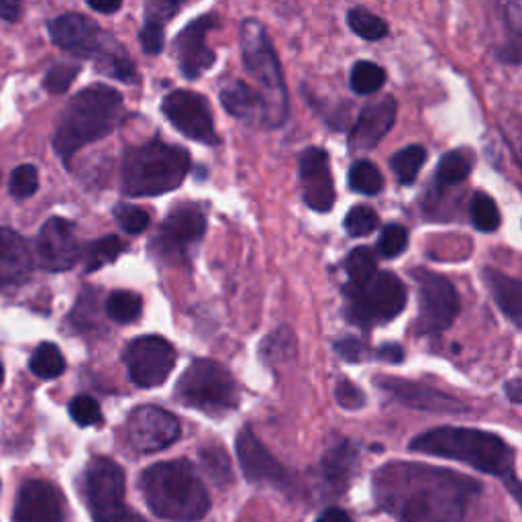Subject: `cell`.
I'll return each mask as SVG.
<instances>
[{
  "mask_svg": "<svg viewBox=\"0 0 522 522\" xmlns=\"http://www.w3.org/2000/svg\"><path fill=\"white\" fill-rule=\"evenodd\" d=\"M480 492L478 480L425 463L392 461L374 476L378 506L398 522H465Z\"/></svg>",
  "mask_w": 522,
  "mask_h": 522,
  "instance_id": "1",
  "label": "cell"
},
{
  "mask_svg": "<svg viewBox=\"0 0 522 522\" xmlns=\"http://www.w3.org/2000/svg\"><path fill=\"white\" fill-rule=\"evenodd\" d=\"M410 449L472 465L500 478L518 500L520 482L514 469V451L494 433L461 427H441L414 437Z\"/></svg>",
  "mask_w": 522,
  "mask_h": 522,
  "instance_id": "2",
  "label": "cell"
},
{
  "mask_svg": "<svg viewBox=\"0 0 522 522\" xmlns=\"http://www.w3.org/2000/svg\"><path fill=\"white\" fill-rule=\"evenodd\" d=\"M123 119V96L115 88L107 84L84 88L68 102L62 113L54 137L56 153L66 166H70L72 158L82 147L111 135Z\"/></svg>",
  "mask_w": 522,
  "mask_h": 522,
  "instance_id": "3",
  "label": "cell"
},
{
  "mask_svg": "<svg viewBox=\"0 0 522 522\" xmlns=\"http://www.w3.org/2000/svg\"><path fill=\"white\" fill-rule=\"evenodd\" d=\"M139 488L151 512L166 520L196 522L211 508L204 484L186 459L162 461L147 467L139 478Z\"/></svg>",
  "mask_w": 522,
  "mask_h": 522,
  "instance_id": "4",
  "label": "cell"
},
{
  "mask_svg": "<svg viewBox=\"0 0 522 522\" xmlns=\"http://www.w3.org/2000/svg\"><path fill=\"white\" fill-rule=\"evenodd\" d=\"M49 35L51 41L68 54L94 60L98 70L109 78H117L125 84H137L139 74L125 47L96 21L78 13H68L49 23Z\"/></svg>",
  "mask_w": 522,
  "mask_h": 522,
  "instance_id": "5",
  "label": "cell"
},
{
  "mask_svg": "<svg viewBox=\"0 0 522 522\" xmlns=\"http://www.w3.org/2000/svg\"><path fill=\"white\" fill-rule=\"evenodd\" d=\"M190 170V155L186 149L164 143L147 141L129 147L123 158V192L127 196H160L182 186Z\"/></svg>",
  "mask_w": 522,
  "mask_h": 522,
  "instance_id": "6",
  "label": "cell"
},
{
  "mask_svg": "<svg viewBox=\"0 0 522 522\" xmlns=\"http://www.w3.org/2000/svg\"><path fill=\"white\" fill-rule=\"evenodd\" d=\"M241 54L247 74L257 82V92L266 107V125L280 127L290 113L288 90L276 49L259 21L241 23Z\"/></svg>",
  "mask_w": 522,
  "mask_h": 522,
  "instance_id": "7",
  "label": "cell"
},
{
  "mask_svg": "<svg viewBox=\"0 0 522 522\" xmlns=\"http://www.w3.org/2000/svg\"><path fill=\"white\" fill-rule=\"evenodd\" d=\"M176 398L211 416L227 414L239 406L235 378L215 359H194L176 386Z\"/></svg>",
  "mask_w": 522,
  "mask_h": 522,
  "instance_id": "8",
  "label": "cell"
},
{
  "mask_svg": "<svg viewBox=\"0 0 522 522\" xmlns=\"http://www.w3.org/2000/svg\"><path fill=\"white\" fill-rule=\"evenodd\" d=\"M347 317L361 327H374L390 323L404 310L406 288L392 272H380L374 280L363 286L345 288Z\"/></svg>",
  "mask_w": 522,
  "mask_h": 522,
  "instance_id": "9",
  "label": "cell"
},
{
  "mask_svg": "<svg viewBox=\"0 0 522 522\" xmlns=\"http://www.w3.org/2000/svg\"><path fill=\"white\" fill-rule=\"evenodd\" d=\"M412 278L419 286V329L427 335H439L451 327L459 312V296L453 284L431 270H414Z\"/></svg>",
  "mask_w": 522,
  "mask_h": 522,
  "instance_id": "10",
  "label": "cell"
},
{
  "mask_svg": "<svg viewBox=\"0 0 522 522\" xmlns=\"http://www.w3.org/2000/svg\"><path fill=\"white\" fill-rule=\"evenodd\" d=\"M131 382L139 388L162 386L176 365V349L164 337L149 335L133 339L123 353Z\"/></svg>",
  "mask_w": 522,
  "mask_h": 522,
  "instance_id": "11",
  "label": "cell"
},
{
  "mask_svg": "<svg viewBox=\"0 0 522 522\" xmlns=\"http://www.w3.org/2000/svg\"><path fill=\"white\" fill-rule=\"evenodd\" d=\"M206 231V219L194 204H180L160 225L158 235L151 243V251L170 264L186 261L190 249L202 239Z\"/></svg>",
  "mask_w": 522,
  "mask_h": 522,
  "instance_id": "12",
  "label": "cell"
},
{
  "mask_svg": "<svg viewBox=\"0 0 522 522\" xmlns=\"http://www.w3.org/2000/svg\"><path fill=\"white\" fill-rule=\"evenodd\" d=\"M162 113L186 137L206 145L219 143L213 111L202 94L192 90L170 92L162 102Z\"/></svg>",
  "mask_w": 522,
  "mask_h": 522,
  "instance_id": "13",
  "label": "cell"
},
{
  "mask_svg": "<svg viewBox=\"0 0 522 522\" xmlns=\"http://www.w3.org/2000/svg\"><path fill=\"white\" fill-rule=\"evenodd\" d=\"M176 416L158 406H139L127 419L129 445L139 453H158L180 439Z\"/></svg>",
  "mask_w": 522,
  "mask_h": 522,
  "instance_id": "14",
  "label": "cell"
},
{
  "mask_svg": "<svg viewBox=\"0 0 522 522\" xmlns=\"http://www.w3.org/2000/svg\"><path fill=\"white\" fill-rule=\"evenodd\" d=\"M237 457L245 478L251 484H266L280 490L292 488L288 469L264 447L249 427L241 429L237 435Z\"/></svg>",
  "mask_w": 522,
  "mask_h": 522,
  "instance_id": "15",
  "label": "cell"
},
{
  "mask_svg": "<svg viewBox=\"0 0 522 522\" xmlns=\"http://www.w3.org/2000/svg\"><path fill=\"white\" fill-rule=\"evenodd\" d=\"M39 264L47 272H66L78 264L82 255L74 223L51 217L37 237Z\"/></svg>",
  "mask_w": 522,
  "mask_h": 522,
  "instance_id": "16",
  "label": "cell"
},
{
  "mask_svg": "<svg viewBox=\"0 0 522 522\" xmlns=\"http://www.w3.org/2000/svg\"><path fill=\"white\" fill-rule=\"evenodd\" d=\"M84 494L92 516L125 504V472L109 457H94L84 474Z\"/></svg>",
  "mask_w": 522,
  "mask_h": 522,
  "instance_id": "17",
  "label": "cell"
},
{
  "mask_svg": "<svg viewBox=\"0 0 522 522\" xmlns=\"http://www.w3.org/2000/svg\"><path fill=\"white\" fill-rule=\"evenodd\" d=\"M219 25V19L215 13L202 15L200 19L192 21L188 27L180 31V35L174 41L176 56L180 62V70L186 78L196 80L206 70H211L217 56L215 51L206 45V33Z\"/></svg>",
  "mask_w": 522,
  "mask_h": 522,
  "instance_id": "18",
  "label": "cell"
},
{
  "mask_svg": "<svg viewBox=\"0 0 522 522\" xmlns=\"http://www.w3.org/2000/svg\"><path fill=\"white\" fill-rule=\"evenodd\" d=\"M300 182L304 202L317 213H329L335 204V184L329 168V155L310 147L300 155Z\"/></svg>",
  "mask_w": 522,
  "mask_h": 522,
  "instance_id": "19",
  "label": "cell"
},
{
  "mask_svg": "<svg viewBox=\"0 0 522 522\" xmlns=\"http://www.w3.org/2000/svg\"><path fill=\"white\" fill-rule=\"evenodd\" d=\"M62 492L45 480H29L19 488L13 522H64Z\"/></svg>",
  "mask_w": 522,
  "mask_h": 522,
  "instance_id": "20",
  "label": "cell"
},
{
  "mask_svg": "<svg viewBox=\"0 0 522 522\" xmlns=\"http://www.w3.org/2000/svg\"><path fill=\"white\" fill-rule=\"evenodd\" d=\"M382 390L392 394L398 402L406 404L408 408L427 410V412H439V414H461L467 412V404L461 402L455 396H449L441 390H435L421 382H410L400 378H378L374 380Z\"/></svg>",
  "mask_w": 522,
  "mask_h": 522,
  "instance_id": "21",
  "label": "cell"
},
{
  "mask_svg": "<svg viewBox=\"0 0 522 522\" xmlns=\"http://www.w3.org/2000/svg\"><path fill=\"white\" fill-rule=\"evenodd\" d=\"M398 104L392 96L382 98L380 102L365 107L349 133L351 151H372L394 127Z\"/></svg>",
  "mask_w": 522,
  "mask_h": 522,
  "instance_id": "22",
  "label": "cell"
},
{
  "mask_svg": "<svg viewBox=\"0 0 522 522\" xmlns=\"http://www.w3.org/2000/svg\"><path fill=\"white\" fill-rule=\"evenodd\" d=\"M33 272L29 243L13 229H0V288L25 284Z\"/></svg>",
  "mask_w": 522,
  "mask_h": 522,
  "instance_id": "23",
  "label": "cell"
},
{
  "mask_svg": "<svg viewBox=\"0 0 522 522\" xmlns=\"http://www.w3.org/2000/svg\"><path fill=\"white\" fill-rule=\"evenodd\" d=\"M357 459V447L347 439L337 441L325 451L321 459V482L329 494H343L349 488L357 469Z\"/></svg>",
  "mask_w": 522,
  "mask_h": 522,
  "instance_id": "24",
  "label": "cell"
},
{
  "mask_svg": "<svg viewBox=\"0 0 522 522\" xmlns=\"http://www.w3.org/2000/svg\"><path fill=\"white\" fill-rule=\"evenodd\" d=\"M221 102L229 115L247 123L266 125V107L259 92L247 82H229L221 90Z\"/></svg>",
  "mask_w": 522,
  "mask_h": 522,
  "instance_id": "25",
  "label": "cell"
},
{
  "mask_svg": "<svg viewBox=\"0 0 522 522\" xmlns=\"http://www.w3.org/2000/svg\"><path fill=\"white\" fill-rule=\"evenodd\" d=\"M486 286L492 290L496 304L504 315L520 329L522 325V286L520 280L510 278L498 270H484Z\"/></svg>",
  "mask_w": 522,
  "mask_h": 522,
  "instance_id": "26",
  "label": "cell"
},
{
  "mask_svg": "<svg viewBox=\"0 0 522 522\" xmlns=\"http://www.w3.org/2000/svg\"><path fill=\"white\" fill-rule=\"evenodd\" d=\"M29 368L41 380H56L66 372V359L58 345L41 343L31 355Z\"/></svg>",
  "mask_w": 522,
  "mask_h": 522,
  "instance_id": "27",
  "label": "cell"
},
{
  "mask_svg": "<svg viewBox=\"0 0 522 522\" xmlns=\"http://www.w3.org/2000/svg\"><path fill=\"white\" fill-rule=\"evenodd\" d=\"M425 160H427V151L423 145H408L392 155L390 168L394 170L402 186H410L414 184L416 176H419Z\"/></svg>",
  "mask_w": 522,
  "mask_h": 522,
  "instance_id": "28",
  "label": "cell"
},
{
  "mask_svg": "<svg viewBox=\"0 0 522 522\" xmlns=\"http://www.w3.org/2000/svg\"><path fill=\"white\" fill-rule=\"evenodd\" d=\"M198 459H200V467L204 469V474L215 484L225 486L233 480L231 459H229L227 451L223 449V445H219V443L204 445L198 453Z\"/></svg>",
  "mask_w": 522,
  "mask_h": 522,
  "instance_id": "29",
  "label": "cell"
},
{
  "mask_svg": "<svg viewBox=\"0 0 522 522\" xmlns=\"http://www.w3.org/2000/svg\"><path fill=\"white\" fill-rule=\"evenodd\" d=\"M123 249H125L123 241L115 235H107V237L88 243V247L84 249L86 272H96L104 266L113 264V261L123 253Z\"/></svg>",
  "mask_w": 522,
  "mask_h": 522,
  "instance_id": "30",
  "label": "cell"
},
{
  "mask_svg": "<svg viewBox=\"0 0 522 522\" xmlns=\"http://www.w3.org/2000/svg\"><path fill=\"white\" fill-rule=\"evenodd\" d=\"M345 270L351 278V286H355V288L368 286L378 272L374 251L368 247L353 249L345 259Z\"/></svg>",
  "mask_w": 522,
  "mask_h": 522,
  "instance_id": "31",
  "label": "cell"
},
{
  "mask_svg": "<svg viewBox=\"0 0 522 522\" xmlns=\"http://www.w3.org/2000/svg\"><path fill=\"white\" fill-rule=\"evenodd\" d=\"M143 312V300L139 294L129 290H117L107 300V315L121 325L135 323Z\"/></svg>",
  "mask_w": 522,
  "mask_h": 522,
  "instance_id": "32",
  "label": "cell"
},
{
  "mask_svg": "<svg viewBox=\"0 0 522 522\" xmlns=\"http://www.w3.org/2000/svg\"><path fill=\"white\" fill-rule=\"evenodd\" d=\"M349 186L359 194L376 196L384 188V178L372 162L361 160V162H355L349 170Z\"/></svg>",
  "mask_w": 522,
  "mask_h": 522,
  "instance_id": "33",
  "label": "cell"
},
{
  "mask_svg": "<svg viewBox=\"0 0 522 522\" xmlns=\"http://www.w3.org/2000/svg\"><path fill=\"white\" fill-rule=\"evenodd\" d=\"M347 23L353 29L355 35H359L361 39H368V41H378L382 37L388 35V25L382 17L374 15L368 9H351L347 15Z\"/></svg>",
  "mask_w": 522,
  "mask_h": 522,
  "instance_id": "34",
  "label": "cell"
},
{
  "mask_svg": "<svg viewBox=\"0 0 522 522\" xmlns=\"http://www.w3.org/2000/svg\"><path fill=\"white\" fill-rule=\"evenodd\" d=\"M386 82V72L374 62H357L351 70V88L357 94H374Z\"/></svg>",
  "mask_w": 522,
  "mask_h": 522,
  "instance_id": "35",
  "label": "cell"
},
{
  "mask_svg": "<svg viewBox=\"0 0 522 522\" xmlns=\"http://www.w3.org/2000/svg\"><path fill=\"white\" fill-rule=\"evenodd\" d=\"M469 172H472V162H469L467 155H463L461 151H449L443 155L437 166V180L443 186H455L463 182Z\"/></svg>",
  "mask_w": 522,
  "mask_h": 522,
  "instance_id": "36",
  "label": "cell"
},
{
  "mask_svg": "<svg viewBox=\"0 0 522 522\" xmlns=\"http://www.w3.org/2000/svg\"><path fill=\"white\" fill-rule=\"evenodd\" d=\"M294 353H296V337L290 329H278L261 343V357H264L268 363L286 361Z\"/></svg>",
  "mask_w": 522,
  "mask_h": 522,
  "instance_id": "37",
  "label": "cell"
},
{
  "mask_svg": "<svg viewBox=\"0 0 522 522\" xmlns=\"http://www.w3.org/2000/svg\"><path fill=\"white\" fill-rule=\"evenodd\" d=\"M472 221L482 233H494L500 227V211L488 194H476L472 200Z\"/></svg>",
  "mask_w": 522,
  "mask_h": 522,
  "instance_id": "38",
  "label": "cell"
},
{
  "mask_svg": "<svg viewBox=\"0 0 522 522\" xmlns=\"http://www.w3.org/2000/svg\"><path fill=\"white\" fill-rule=\"evenodd\" d=\"M378 225H380V219H378L374 208L368 206V204L353 206L345 217V229L351 237L372 235L378 229Z\"/></svg>",
  "mask_w": 522,
  "mask_h": 522,
  "instance_id": "39",
  "label": "cell"
},
{
  "mask_svg": "<svg viewBox=\"0 0 522 522\" xmlns=\"http://www.w3.org/2000/svg\"><path fill=\"white\" fill-rule=\"evenodd\" d=\"M115 219L119 223V227L129 233V235H139L149 227V215L147 211L133 204H117L115 206Z\"/></svg>",
  "mask_w": 522,
  "mask_h": 522,
  "instance_id": "40",
  "label": "cell"
},
{
  "mask_svg": "<svg viewBox=\"0 0 522 522\" xmlns=\"http://www.w3.org/2000/svg\"><path fill=\"white\" fill-rule=\"evenodd\" d=\"M70 416L72 421L80 427H94L102 423L100 404L90 396H76L70 402Z\"/></svg>",
  "mask_w": 522,
  "mask_h": 522,
  "instance_id": "41",
  "label": "cell"
},
{
  "mask_svg": "<svg viewBox=\"0 0 522 522\" xmlns=\"http://www.w3.org/2000/svg\"><path fill=\"white\" fill-rule=\"evenodd\" d=\"M80 74V66L74 64H56L43 78V88L49 94H66L76 76Z\"/></svg>",
  "mask_w": 522,
  "mask_h": 522,
  "instance_id": "42",
  "label": "cell"
},
{
  "mask_svg": "<svg viewBox=\"0 0 522 522\" xmlns=\"http://www.w3.org/2000/svg\"><path fill=\"white\" fill-rule=\"evenodd\" d=\"M37 188H39V172L35 166L25 164L13 170L9 190L15 198H29L37 192Z\"/></svg>",
  "mask_w": 522,
  "mask_h": 522,
  "instance_id": "43",
  "label": "cell"
},
{
  "mask_svg": "<svg viewBox=\"0 0 522 522\" xmlns=\"http://www.w3.org/2000/svg\"><path fill=\"white\" fill-rule=\"evenodd\" d=\"M408 245V233L402 225H388L382 229L378 249L384 257H398Z\"/></svg>",
  "mask_w": 522,
  "mask_h": 522,
  "instance_id": "44",
  "label": "cell"
},
{
  "mask_svg": "<svg viewBox=\"0 0 522 522\" xmlns=\"http://www.w3.org/2000/svg\"><path fill=\"white\" fill-rule=\"evenodd\" d=\"M182 9L180 3H172V0H151L145 5V23H166L170 21L178 11Z\"/></svg>",
  "mask_w": 522,
  "mask_h": 522,
  "instance_id": "45",
  "label": "cell"
},
{
  "mask_svg": "<svg viewBox=\"0 0 522 522\" xmlns=\"http://www.w3.org/2000/svg\"><path fill=\"white\" fill-rule=\"evenodd\" d=\"M335 398H337L339 406H343V408H347V410H357V408H361V406L365 404L363 392H361L355 384H351L349 380H345V378H341V380L337 382Z\"/></svg>",
  "mask_w": 522,
  "mask_h": 522,
  "instance_id": "46",
  "label": "cell"
},
{
  "mask_svg": "<svg viewBox=\"0 0 522 522\" xmlns=\"http://www.w3.org/2000/svg\"><path fill=\"white\" fill-rule=\"evenodd\" d=\"M139 43L143 47L145 54H160L164 49V29L158 23H145L141 33H139Z\"/></svg>",
  "mask_w": 522,
  "mask_h": 522,
  "instance_id": "47",
  "label": "cell"
},
{
  "mask_svg": "<svg viewBox=\"0 0 522 522\" xmlns=\"http://www.w3.org/2000/svg\"><path fill=\"white\" fill-rule=\"evenodd\" d=\"M94 522H147V520H143L135 510L127 508L125 504H119L107 512L96 514Z\"/></svg>",
  "mask_w": 522,
  "mask_h": 522,
  "instance_id": "48",
  "label": "cell"
},
{
  "mask_svg": "<svg viewBox=\"0 0 522 522\" xmlns=\"http://www.w3.org/2000/svg\"><path fill=\"white\" fill-rule=\"evenodd\" d=\"M335 351H337L343 359H347V361H361L363 355H365V349H363L361 341L355 339V337H345V339L337 341V343H335Z\"/></svg>",
  "mask_w": 522,
  "mask_h": 522,
  "instance_id": "49",
  "label": "cell"
},
{
  "mask_svg": "<svg viewBox=\"0 0 522 522\" xmlns=\"http://www.w3.org/2000/svg\"><path fill=\"white\" fill-rule=\"evenodd\" d=\"M378 357L384 359V361H390V363H402L404 359V349L396 343H386L378 349Z\"/></svg>",
  "mask_w": 522,
  "mask_h": 522,
  "instance_id": "50",
  "label": "cell"
},
{
  "mask_svg": "<svg viewBox=\"0 0 522 522\" xmlns=\"http://www.w3.org/2000/svg\"><path fill=\"white\" fill-rule=\"evenodd\" d=\"M21 17V5L13 3V0H0V19L3 21H19Z\"/></svg>",
  "mask_w": 522,
  "mask_h": 522,
  "instance_id": "51",
  "label": "cell"
},
{
  "mask_svg": "<svg viewBox=\"0 0 522 522\" xmlns=\"http://www.w3.org/2000/svg\"><path fill=\"white\" fill-rule=\"evenodd\" d=\"M315 522H353L351 516L341 508H329L325 510Z\"/></svg>",
  "mask_w": 522,
  "mask_h": 522,
  "instance_id": "52",
  "label": "cell"
},
{
  "mask_svg": "<svg viewBox=\"0 0 522 522\" xmlns=\"http://www.w3.org/2000/svg\"><path fill=\"white\" fill-rule=\"evenodd\" d=\"M88 7L92 9V11H96V13H117L123 5H121V0H111V3H96V0H88Z\"/></svg>",
  "mask_w": 522,
  "mask_h": 522,
  "instance_id": "53",
  "label": "cell"
},
{
  "mask_svg": "<svg viewBox=\"0 0 522 522\" xmlns=\"http://www.w3.org/2000/svg\"><path fill=\"white\" fill-rule=\"evenodd\" d=\"M506 392H508L510 400H512L514 404H518V402H520V380L516 378V380H512L510 384H506Z\"/></svg>",
  "mask_w": 522,
  "mask_h": 522,
  "instance_id": "54",
  "label": "cell"
},
{
  "mask_svg": "<svg viewBox=\"0 0 522 522\" xmlns=\"http://www.w3.org/2000/svg\"><path fill=\"white\" fill-rule=\"evenodd\" d=\"M3 382H5V370H3V365H0V386H3Z\"/></svg>",
  "mask_w": 522,
  "mask_h": 522,
  "instance_id": "55",
  "label": "cell"
}]
</instances>
